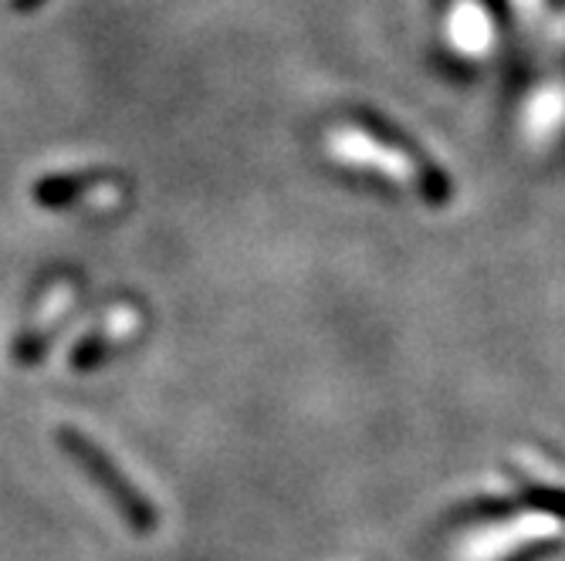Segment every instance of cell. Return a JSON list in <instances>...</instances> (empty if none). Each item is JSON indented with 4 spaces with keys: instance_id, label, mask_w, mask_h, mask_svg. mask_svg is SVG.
Wrapping results in <instances>:
<instances>
[{
    "instance_id": "cell-4",
    "label": "cell",
    "mask_w": 565,
    "mask_h": 561,
    "mask_svg": "<svg viewBox=\"0 0 565 561\" xmlns=\"http://www.w3.org/2000/svg\"><path fill=\"white\" fill-rule=\"evenodd\" d=\"M38 4H44V0H14V11H34Z\"/></svg>"
},
{
    "instance_id": "cell-1",
    "label": "cell",
    "mask_w": 565,
    "mask_h": 561,
    "mask_svg": "<svg viewBox=\"0 0 565 561\" xmlns=\"http://www.w3.org/2000/svg\"><path fill=\"white\" fill-rule=\"evenodd\" d=\"M58 443H62V450L72 456V461L92 477V484L116 504V511L126 518V525L132 531L149 535L152 528H157V511H152V504L142 497V490H136L129 484V477L116 467L113 456L102 450L92 436H85V433H78L72 427H62Z\"/></svg>"
},
{
    "instance_id": "cell-2",
    "label": "cell",
    "mask_w": 565,
    "mask_h": 561,
    "mask_svg": "<svg viewBox=\"0 0 565 561\" xmlns=\"http://www.w3.org/2000/svg\"><path fill=\"white\" fill-rule=\"evenodd\" d=\"M113 176H102V173H88V176H44L34 183V199L41 207L51 211H65L75 207V203H85L88 193L109 186Z\"/></svg>"
},
{
    "instance_id": "cell-3",
    "label": "cell",
    "mask_w": 565,
    "mask_h": 561,
    "mask_svg": "<svg viewBox=\"0 0 565 561\" xmlns=\"http://www.w3.org/2000/svg\"><path fill=\"white\" fill-rule=\"evenodd\" d=\"M109 348H113V332H95V335H85L75 352H72V369L75 373H92L98 369L102 363L109 359Z\"/></svg>"
}]
</instances>
